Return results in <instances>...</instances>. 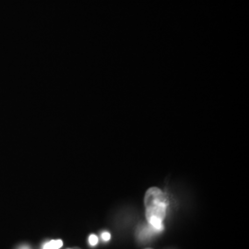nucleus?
Returning a JSON list of instances; mask_svg holds the SVG:
<instances>
[{
    "label": "nucleus",
    "instance_id": "nucleus-1",
    "mask_svg": "<svg viewBox=\"0 0 249 249\" xmlns=\"http://www.w3.org/2000/svg\"><path fill=\"white\" fill-rule=\"evenodd\" d=\"M146 218L151 228L156 231L163 229V220L166 216L168 198L158 187H151L144 197Z\"/></svg>",
    "mask_w": 249,
    "mask_h": 249
},
{
    "label": "nucleus",
    "instance_id": "nucleus-2",
    "mask_svg": "<svg viewBox=\"0 0 249 249\" xmlns=\"http://www.w3.org/2000/svg\"><path fill=\"white\" fill-rule=\"evenodd\" d=\"M63 246V242L61 240H53L46 243L44 246V249H58Z\"/></svg>",
    "mask_w": 249,
    "mask_h": 249
},
{
    "label": "nucleus",
    "instance_id": "nucleus-3",
    "mask_svg": "<svg viewBox=\"0 0 249 249\" xmlns=\"http://www.w3.org/2000/svg\"><path fill=\"white\" fill-rule=\"evenodd\" d=\"M89 243L90 246H96L98 244V237L95 234H91L89 237Z\"/></svg>",
    "mask_w": 249,
    "mask_h": 249
},
{
    "label": "nucleus",
    "instance_id": "nucleus-4",
    "mask_svg": "<svg viewBox=\"0 0 249 249\" xmlns=\"http://www.w3.org/2000/svg\"><path fill=\"white\" fill-rule=\"evenodd\" d=\"M102 237H103V239L105 241H109L110 240V238H111V234L109 233V232H103V234H102Z\"/></svg>",
    "mask_w": 249,
    "mask_h": 249
},
{
    "label": "nucleus",
    "instance_id": "nucleus-5",
    "mask_svg": "<svg viewBox=\"0 0 249 249\" xmlns=\"http://www.w3.org/2000/svg\"><path fill=\"white\" fill-rule=\"evenodd\" d=\"M29 249V248H27V247H26V248H23V249Z\"/></svg>",
    "mask_w": 249,
    "mask_h": 249
},
{
    "label": "nucleus",
    "instance_id": "nucleus-6",
    "mask_svg": "<svg viewBox=\"0 0 249 249\" xmlns=\"http://www.w3.org/2000/svg\"></svg>",
    "mask_w": 249,
    "mask_h": 249
}]
</instances>
